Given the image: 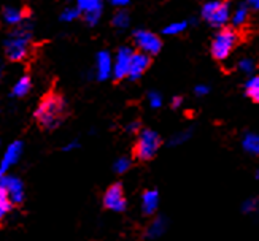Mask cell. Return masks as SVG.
I'll use <instances>...</instances> for the list:
<instances>
[{
	"label": "cell",
	"mask_w": 259,
	"mask_h": 241,
	"mask_svg": "<svg viewBox=\"0 0 259 241\" xmlns=\"http://www.w3.org/2000/svg\"><path fill=\"white\" fill-rule=\"evenodd\" d=\"M11 208H13V205H11L7 192L2 187H0V227H2L5 217L8 216V213L11 211Z\"/></svg>",
	"instance_id": "44dd1931"
},
{
	"label": "cell",
	"mask_w": 259,
	"mask_h": 241,
	"mask_svg": "<svg viewBox=\"0 0 259 241\" xmlns=\"http://www.w3.org/2000/svg\"><path fill=\"white\" fill-rule=\"evenodd\" d=\"M67 114H69V108H67L65 99L51 90L41 97L35 113H33V118L43 130H54L64 122Z\"/></svg>",
	"instance_id": "6da1fadb"
},
{
	"label": "cell",
	"mask_w": 259,
	"mask_h": 241,
	"mask_svg": "<svg viewBox=\"0 0 259 241\" xmlns=\"http://www.w3.org/2000/svg\"><path fill=\"white\" fill-rule=\"evenodd\" d=\"M32 89V79L29 75H22L18 81L15 83L13 89H11V95L13 97H18V99H22L26 97Z\"/></svg>",
	"instance_id": "2e32d148"
},
{
	"label": "cell",
	"mask_w": 259,
	"mask_h": 241,
	"mask_svg": "<svg viewBox=\"0 0 259 241\" xmlns=\"http://www.w3.org/2000/svg\"><path fill=\"white\" fill-rule=\"evenodd\" d=\"M259 210V200L251 197V199H246L243 203H242V211L250 214V213H256Z\"/></svg>",
	"instance_id": "d4e9b609"
},
{
	"label": "cell",
	"mask_w": 259,
	"mask_h": 241,
	"mask_svg": "<svg viewBox=\"0 0 259 241\" xmlns=\"http://www.w3.org/2000/svg\"><path fill=\"white\" fill-rule=\"evenodd\" d=\"M248 5H251L254 10H259V0H248Z\"/></svg>",
	"instance_id": "e575fe53"
},
{
	"label": "cell",
	"mask_w": 259,
	"mask_h": 241,
	"mask_svg": "<svg viewBox=\"0 0 259 241\" xmlns=\"http://www.w3.org/2000/svg\"><path fill=\"white\" fill-rule=\"evenodd\" d=\"M0 187L7 192L11 205L13 206L22 205V202H24V184H22V181L19 178L4 175L0 178Z\"/></svg>",
	"instance_id": "ba28073f"
},
{
	"label": "cell",
	"mask_w": 259,
	"mask_h": 241,
	"mask_svg": "<svg viewBox=\"0 0 259 241\" xmlns=\"http://www.w3.org/2000/svg\"><path fill=\"white\" fill-rule=\"evenodd\" d=\"M248 16H250V10H248V5L246 4H242L237 7V10L234 11L232 15V26L234 27H240L243 26L246 21H248Z\"/></svg>",
	"instance_id": "d6986e66"
},
{
	"label": "cell",
	"mask_w": 259,
	"mask_h": 241,
	"mask_svg": "<svg viewBox=\"0 0 259 241\" xmlns=\"http://www.w3.org/2000/svg\"><path fill=\"white\" fill-rule=\"evenodd\" d=\"M108 2H110L111 5L118 7V8H124V7H127V5H129L131 0H108Z\"/></svg>",
	"instance_id": "1f68e13d"
},
{
	"label": "cell",
	"mask_w": 259,
	"mask_h": 241,
	"mask_svg": "<svg viewBox=\"0 0 259 241\" xmlns=\"http://www.w3.org/2000/svg\"><path fill=\"white\" fill-rule=\"evenodd\" d=\"M242 148L248 154L257 156L259 154V133H253V132L245 133L242 138Z\"/></svg>",
	"instance_id": "e0dca14e"
},
{
	"label": "cell",
	"mask_w": 259,
	"mask_h": 241,
	"mask_svg": "<svg viewBox=\"0 0 259 241\" xmlns=\"http://www.w3.org/2000/svg\"><path fill=\"white\" fill-rule=\"evenodd\" d=\"M22 149H24L22 141H13L8 146L2 160H0V178H2L4 175H7V171L18 162L21 154H22Z\"/></svg>",
	"instance_id": "7c38bea8"
},
{
	"label": "cell",
	"mask_w": 259,
	"mask_h": 241,
	"mask_svg": "<svg viewBox=\"0 0 259 241\" xmlns=\"http://www.w3.org/2000/svg\"><path fill=\"white\" fill-rule=\"evenodd\" d=\"M186 27H188V22L186 21L172 22V24H168V26L164 27L162 33H164V35H178V33H182Z\"/></svg>",
	"instance_id": "603a6c76"
},
{
	"label": "cell",
	"mask_w": 259,
	"mask_h": 241,
	"mask_svg": "<svg viewBox=\"0 0 259 241\" xmlns=\"http://www.w3.org/2000/svg\"><path fill=\"white\" fill-rule=\"evenodd\" d=\"M194 92H196V95H207L208 92H210V87L208 86H205V84H200V86H196V89H194Z\"/></svg>",
	"instance_id": "4dcf8cb0"
},
{
	"label": "cell",
	"mask_w": 259,
	"mask_h": 241,
	"mask_svg": "<svg viewBox=\"0 0 259 241\" xmlns=\"http://www.w3.org/2000/svg\"><path fill=\"white\" fill-rule=\"evenodd\" d=\"M239 40L240 37L234 27H221V30L213 37L210 44V53L213 56V59L226 61L231 56V53L235 50V46L239 44Z\"/></svg>",
	"instance_id": "277c9868"
},
{
	"label": "cell",
	"mask_w": 259,
	"mask_h": 241,
	"mask_svg": "<svg viewBox=\"0 0 259 241\" xmlns=\"http://www.w3.org/2000/svg\"><path fill=\"white\" fill-rule=\"evenodd\" d=\"M132 54H134V50L129 48V46H122V48L118 50V53L115 56V64H113V78H115V81H121V79L127 78Z\"/></svg>",
	"instance_id": "30bf717a"
},
{
	"label": "cell",
	"mask_w": 259,
	"mask_h": 241,
	"mask_svg": "<svg viewBox=\"0 0 259 241\" xmlns=\"http://www.w3.org/2000/svg\"><path fill=\"white\" fill-rule=\"evenodd\" d=\"M167 228V221L164 219V217H156V219L150 224V227L146 228V236L148 238H157L161 236Z\"/></svg>",
	"instance_id": "ac0fdd59"
},
{
	"label": "cell",
	"mask_w": 259,
	"mask_h": 241,
	"mask_svg": "<svg viewBox=\"0 0 259 241\" xmlns=\"http://www.w3.org/2000/svg\"><path fill=\"white\" fill-rule=\"evenodd\" d=\"M111 73V56L107 51H100L96 59V75L100 81L107 79Z\"/></svg>",
	"instance_id": "5bb4252c"
},
{
	"label": "cell",
	"mask_w": 259,
	"mask_h": 241,
	"mask_svg": "<svg viewBox=\"0 0 259 241\" xmlns=\"http://www.w3.org/2000/svg\"><path fill=\"white\" fill-rule=\"evenodd\" d=\"M80 11H78V8H65L62 13H61V19L64 22H72L73 19L80 18Z\"/></svg>",
	"instance_id": "484cf974"
},
{
	"label": "cell",
	"mask_w": 259,
	"mask_h": 241,
	"mask_svg": "<svg viewBox=\"0 0 259 241\" xmlns=\"http://www.w3.org/2000/svg\"><path fill=\"white\" fill-rule=\"evenodd\" d=\"M134 43L142 53L148 56H156L162 50V40L156 33L145 29H139L134 32Z\"/></svg>",
	"instance_id": "8992f818"
},
{
	"label": "cell",
	"mask_w": 259,
	"mask_h": 241,
	"mask_svg": "<svg viewBox=\"0 0 259 241\" xmlns=\"http://www.w3.org/2000/svg\"><path fill=\"white\" fill-rule=\"evenodd\" d=\"M245 94L253 102L259 103V75L251 76L248 81L245 83Z\"/></svg>",
	"instance_id": "ffe728a7"
},
{
	"label": "cell",
	"mask_w": 259,
	"mask_h": 241,
	"mask_svg": "<svg viewBox=\"0 0 259 241\" xmlns=\"http://www.w3.org/2000/svg\"><path fill=\"white\" fill-rule=\"evenodd\" d=\"M129 168H131V159H127V157H119L113 164V170H115V173H118V175L126 173Z\"/></svg>",
	"instance_id": "cb8c5ba5"
},
{
	"label": "cell",
	"mask_w": 259,
	"mask_h": 241,
	"mask_svg": "<svg viewBox=\"0 0 259 241\" xmlns=\"http://www.w3.org/2000/svg\"><path fill=\"white\" fill-rule=\"evenodd\" d=\"M161 143L162 140L157 132L151 129L140 130L137 135V140H135L134 149H132L134 159L140 160V162H148V160H151L157 154V151H159Z\"/></svg>",
	"instance_id": "3957f363"
},
{
	"label": "cell",
	"mask_w": 259,
	"mask_h": 241,
	"mask_svg": "<svg viewBox=\"0 0 259 241\" xmlns=\"http://www.w3.org/2000/svg\"><path fill=\"white\" fill-rule=\"evenodd\" d=\"M159 206V192L151 189L145 190L142 195V211L145 216H153Z\"/></svg>",
	"instance_id": "4fadbf2b"
},
{
	"label": "cell",
	"mask_w": 259,
	"mask_h": 241,
	"mask_svg": "<svg viewBox=\"0 0 259 241\" xmlns=\"http://www.w3.org/2000/svg\"><path fill=\"white\" fill-rule=\"evenodd\" d=\"M182 103H183V99L182 97H174V100H172V108H180V107H182Z\"/></svg>",
	"instance_id": "836d02e7"
},
{
	"label": "cell",
	"mask_w": 259,
	"mask_h": 241,
	"mask_svg": "<svg viewBox=\"0 0 259 241\" xmlns=\"http://www.w3.org/2000/svg\"><path fill=\"white\" fill-rule=\"evenodd\" d=\"M113 26L118 27V29H126L129 26V22H131V18H129V13L124 10H119L118 13L113 16Z\"/></svg>",
	"instance_id": "7402d4cb"
},
{
	"label": "cell",
	"mask_w": 259,
	"mask_h": 241,
	"mask_svg": "<svg viewBox=\"0 0 259 241\" xmlns=\"http://www.w3.org/2000/svg\"><path fill=\"white\" fill-rule=\"evenodd\" d=\"M2 70H4V65H2V61H0V76H2Z\"/></svg>",
	"instance_id": "d590c367"
},
{
	"label": "cell",
	"mask_w": 259,
	"mask_h": 241,
	"mask_svg": "<svg viewBox=\"0 0 259 241\" xmlns=\"http://www.w3.org/2000/svg\"><path fill=\"white\" fill-rule=\"evenodd\" d=\"M30 44H32V27L30 24H22L16 26L15 30L10 32L8 38L4 43V51L7 59L11 62H21L24 61L30 53Z\"/></svg>",
	"instance_id": "7a4b0ae2"
},
{
	"label": "cell",
	"mask_w": 259,
	"mask_h": 241,
	"mask_svg": "<svg viewBox=\"0 0 259 241\" xmlns=\"http://www.w3.org/2000/svg\"><path fill=\"white\" fill-rule=\"evenodd\" d=\"M126 130L129 133H139L140 132V121H132L131 124H127Z\"/></svg>",
	"instance_id": "f546056e"
},
{
	"label": "cell",
	"mask_w": 259,
	"mask_h": 241,
	"mask_svg": "<svg viewBox=\"0 0 259 241\" xmlns=\"http://www.w3.org/2000/svg\"><path fill=\"white\" fill-rule=\"evenodd\" d=\"M29 16V10L24 8H5L4 10V21L7 22L8 26H19L22 22L26 21V18Z\"/></svg>",
	"instance_id": "9a60e30c"
},
{
	"label": "cell",
	"mask_w": 259,
	"mask_h": 241,
	"mask_svg": "<svg viewBox=\"0 0 259 241\" xmlns=\"http://www.w3.org/2000/svg\"><path fill=\"white\" fill-rule=\"evenodd\" d=\"M256 176H257V178H259V171H257V175H256Z\"/></svg>",
	"instance_id": "8d00e7d4"
},
{
	"label": "cell",
	"mask_w": 259,
	"mask_h": 241,
	"mask_svg": "<svg viewBox=\"0 0 259 241\" xmlns=\"http://www.w3.org/2000/svg\"><path fill=\"white\" fill-rule=\"evenodd\" d=\"M76 148H80V143H78V141H70L69 144H65L62 149H64V151H72V149H76Z\"/></svg>",
	"instance_id": "d6a6232c"
},
{
	"label": "cell",
	"mask_w": 259,
	"mask_h": 241,
	"mask_svg": "<svg viewBox=\"0 0 259 241\" xmlns=\"http://www.w3.org/2000/svg\"><path fill=\"white\" fill-rule=\"evenodd\" d=\"M150 67H151V56L145 54L142 51H137V53L134 51L127 78L131 79V81H135V79H139Z\"/></svg>",
	"instance_id": "8fae6325"
},
{
	"label": "cell",
	"mask_w": 259,
	"mask_h": 241,
	"mask_svg": "<svg viewBox=\"0 0 259 241\" xmlns=\"http://www.w3.org/2000/svg\"><path fill=\"white\" fill-rule=\"evenodd\" d=\"M76 8L88 26H96L102 16V0H76Z\"/></svg>",
	"instance_id": "9c48e42d"
},
{
	"label": "cell",
	"mask_w": 259,
	"mask_h": 241,
	"mask_svg": "<svg viewBox=\"0 0 259 241\" xmlns=\"http://www.w3.org/2000/svg\"><path fill=\"white\" fill-rule=\"evenodd\" d=\"M148 102H150V107L151 108H161L162 107V95L157 92V90H151L148 92Z\"/></svg>",
	"instance_id": "83f0119b"
},
{
	"label": "cell",
	"mask_w": 259,
	"mask_h": 241,
	"mask_svg": "<svg viewBox=\"0 0 259 241\" xmlns=\"http://www.w3.org/2000/svg\"><path fill=\"white\" fill-rule=\"evenodd\" d=\"M102 203H104V206L107 210L115 211V213H122L127 208V202H126V197H124V189H122L121 182H115V184H111L105 190Z\"/></svg>",
	"instance_id": "52a82bcc"
},
{
	"label": "cell",
	"mask_w": 259,
	"mask_h": 241,
	"mask_svg": "<svg viewBox=\"0 0 259 241\" xmlns=\"http://www.w3.org/2000/svg\"><path fill=\"white\" fill-rule=\"evenodd\" d=\"M200 16L211 27H224L231 19V0H215L202 7Z\"/></svg>",
	"instance_id": "5b68a950"
},
{
	"label": "cell",
	"mask_w": 259,
	"mask_h": 241,
	"mask_svg": "<svg viewBox=\"0 0 259 241\" xmlns=\"http://www.w3.org/2000/svg\"><path fill=\"white\" fill-rule=\"evenodd\" d=\"M191 136V130H185V132H180L177 135H174L170 138V146H177V144H182L185 143L188 138Z\"/></svg>",
	"instance_id": "f1b7e54d"
},
{
	"label": "cell",
	"mask_w": 259,
	"mask_h": 241,
	"mask_svg": "<svg viewBox=\"0 0 259 241\" xmlns=\"http://www.w3.org/2000/svg\"><path fill=\"white\" fill-rule=\"evenodd\" d=\"M239 68H240V72H243L245 75H251L254 72L256 65H254L253 59H246V57H245V59H242L239 62Z\"/></svg>",
	"instance_id": "4316f807"
}]
</instances>
